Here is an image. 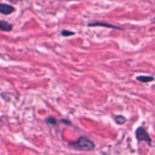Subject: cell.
Instances as JSON below:
<instances>
[{
	"label": "cell",
	"mask_w": 155,
	"mask_h": 155,
	"mask_svg": "<svg viewBox=\"0 0 155 155\" xmlns=\"http://www.w3.org/2000/svg\"><path fill=\"white\" fill-rule=\"evenodd\" d=\"M45 122H46V124H48L50 125H55L57 123V121L54 117H47L45 119Z\"/></svg>",
	"instance_id": "8"
},
{
	"label": "cell",
	"mask_w": 155,
	"mask_h": 155,
	"mask_svg": "<svg viewBox=\"0 0 155 155\" xmlns=\"http://www.w3.org/2000/svg\"><path fill=\"white\" fill-rule=\"evenodd\" d=\"M60 123H63V124H65L71 125V122H70V121H68V120H64V119H62V120H60Z\"/></svg>",
	"instance_id": "10"
},
{
	"label": "cell",
	"mask_w": 155,
	"mask_h": 155,
	"mask_svg": "<svg viewBox=\"0 0 155 155\" xmlns=\"http://www.w3.org/2000/svg\"><path fill=\"white\" fill-rule=\"evenodd\" d=\"M13 29L12 24L5 21V20H0V31L3 32H10Z\"/></svg>",
	"instance_id": "5"
},
{
	"label": "cell",
	"mask_w": 155,
	"mask_h": 155,
	"mask_svg": "<svg viewBox=\"0 0 155 155\" xmlns=\"http://www.w3.org/2000/svg\"><path fill=\"white\" fill-rule=\"evenodd\" d=\"M61 35L63 36H70V35H74V32H72V31H69V30H63L61 32Z\"/></svg>",
	"instance_id": "9"
},
{
	"label": "cell",
	"mask_w": 155,
	"mask_h": 155,
	"mask_svg": "<svg viewBox=\"0 0 155 155\" xmlns=\"http://www.w3.org/2000/svg\"><path fill=\"white\" fill-rule=\"evenodd\" d=\"M135 137H136L138 142H144L149 146H152L153 140H152L150 134H148V132L146 131V129L143 126H140V127H138L136 129V131H135Z\"/></svg>",
	"instance_id": "2"
},
{
	"label": "cell",
	"mask_w": 155,
	"mask_h": 155,
	"mask_svg": "<svg viewBox=\"0 0 155 155\" xmlns=\"http://www.w3.org/2000/svg\"><path fill=\"white\" fill-rule=\"evenodd\" d=\"M69 146L73 147L75 150L84 151V152L93 151L95 148L94 143L92 140H90L87 137H85V136H81L75 142L69 143Z\"/></svg>",
	"instance_id": "1"
},
{
	"label": "cell",
	"mask_w": 155,
	"mask_h": 155,
	"mask_svg": "<svg viewBox=\"0 0 155 155\" xmlns=\"http://www.w3.org/2000/svg\"><path fill=\"white\" fill-rule=\"evenodd\" d=\"M136 80L141 83H150L154 81V77L150 75H139L136 77Z\"/></svg>",
	"instance_id": "6"
},
{
	"label": "cell",
	"mask_w": 155,
	"mask_h": 155,
	"mask_svg": "<svg viewBox=\"0 0 155 155\" xmlns=\"http://www.w3.org/2000/svg\"><path fill=\"white\" fill-rule=\"evenodd\" d=\"M88 26H104V27H110L113 29H117V30H124V28L116 26L114 25H111L105 22H100V21H95V22H92L88 24Z\"/></svg>",
	"instance_id": "3"
},
{
	"label": "cell",
	"mask_w": 155,
	"mask_h": 155,
	"mask_svg": "<svg viewBox=\"0 0 155 155\" xmlns=\"http://www.w3.org/2000/svg\"><path fill=\"white\" fill-rule=\"evenodd\" d=\"M114 122H115L117 124H119V125H124V124L127 122L126 117L124 116V115H121V114L114 116Z\"/></svg>",
	"instance_id": "7"
},
{
	"label": "cell",
	"mask_w": 155,
	"mask_h": 155,
	"mask_svg": "<svg viewBox=\"0 0 155 155\" xmlns=\"http://www.w3.org/2000/svg\"><path fill=\"white\" fill-rule=\"evenodd\" d=\"M154 19H155V17H154Z\"/></svg>",
	"instance_id": "11"
},
{
	"label": "cell",
	"mask_w": 155,
	"mask_h": 155,
	"mask_svg": "<svg viewBox=\"0 0 155 155\" xmlns=\"http://www.w3.org/2000/svg\"><path fill=\"white\" fill-rule=\"evenodd\" d=\"M13 12H15V7L12 6L11 5L5 4V3H0V14L3 15H10Z\"/></svg>",
	"instance_id": "4"
}]
</instances>
